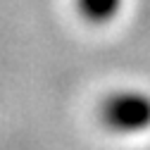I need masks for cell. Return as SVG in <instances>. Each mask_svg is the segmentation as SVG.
Returning a JSON list of instances; mask_svg holds the SVG:
<instances>
[{
  "label": "cell",
  "instance_id": "cell-1",
  "mask_svg": "<svg viewBox=\"0 0 150 150\" xmlns=\"http://www.w3.org/2000/svg\"><path fill=\"white\" fill-rule=\"evenodd\" d=\"M100 122L115 134H141L150 129V96L119 91L100 105Z\"/></svg>",
  "mask_w": 150,
  "mask_h": 150
},
{
  "label": "cell",
  "instance_id": "cell-2",
  "mask_svg": "<svg viewBox=\"0 0 150 150\" xmlns=\"http://www.w3.org/2000/svg\"><path fill=\"white\" fill-rule=\"evenodd\" d=\"M79 7L88 19L103 22V19H110L119 10V0H79Z\"/></svg>",
  "mask_w": 150,
  "mask_h": 150
}]
</instances>
